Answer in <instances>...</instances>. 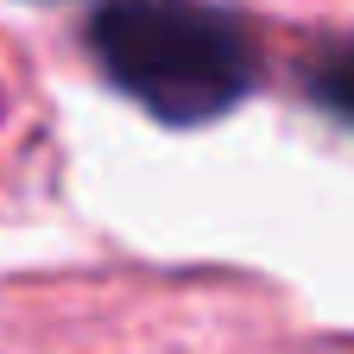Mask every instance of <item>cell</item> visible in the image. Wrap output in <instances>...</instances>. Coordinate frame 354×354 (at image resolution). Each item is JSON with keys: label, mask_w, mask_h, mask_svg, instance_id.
<instances>
[{"label": "cell", "mask_w": 354, "mask_h": 354, "mask_svg": "<svg viewBox=\"0 0 354 354\" xmlns=\"http://www.w3.org/2000/svg\"><path fill=\"white\" fill-rule=\"evenodd\" d=\"M88 51L127 102L165 127L221 120L253 88V38L209 0H102Z\"/></svg>", "instance_id": "1"}, {"label": "cell", "mask_w": 354, "mask_h": 354, "mask_svg": "<svg viewBox=\"0 0 354 354\" xmlns=\"http://www.w3.org/2000/svg\"><path fill=\"white\" fill-rule=\"evenodd\" d=\"M304 82H310V102H317L323 114H335V120L354 127V38L323 44V51L310 57Z\"/></svg>", "instance_id": "2"}]
</instances>
